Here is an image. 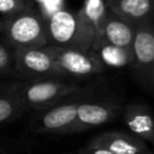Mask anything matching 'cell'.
I'll return each instance as SVG.
<instances>
[{
	"mask_svg": "<svg viewBox=\"0 0 154 154\" xmlns=\"http://www.w3.org/2000/svg\"><path fill=\"white\" fill-rule=\"evenodd\" d=\"M105 2L111 12L135 25L153 19L154 0H105Z\"/></svg>",
	"mask_w": 154,
	"mask_h": 154,
	"instance_id": "11",
	"label": "cell"
},
{
	"mask_svg": "<svg viewBox=\"0 0 154 154\" xmlns=\"http://www.w3.org/2000/svg\"><path fill=\"white\" fill-rule=\"evenodd\" d=\"M2 17L0 16V35H1V32H2Z\"/></svg>",
	"mask_w": 154,
	"mask_h": 154,
	"instance_id": "20",
	"label": "cell"
},
{
	"mask_svg": "<svg viewBox=\"0 0 154 154\" xmlns=\"http://www.w3.org/2000/svg\"><path fill=\"white\" fill-rule=\"evenodd\" d=\"M2 19L1 36L14 49L48 45L46 20L35 5Z\"/></svg>",
	"mask_w": 154,
	"mask_h": 154,
	"instance_id": "3",
	"label": "cell"
},
{
	"mask_svg": "<svg viewBox=\"0 0 154 154\" xmlns=\"http://www.w3.org/2000/svg\"><path fill=\"white\" fill-rule=\"evenodd\" d=\"M14 96L28 109H41L84 90L76 82L65 79H37L10 84Z\"/></svg>",
	"mask_w": 154,
	"mask_h": 154,
	"instance_id": "2",
	"label": "cell"
},
{
	"mask_svg": "<svg viewBox=\"0 0 154 154\" xmlns=\"http://www.w3.org/2000/svg\"><path fill=\"white\" fill-rule=\"evenodd\" d=\"M13 52H14V48L11 47L1 36L0 38V77L14 76Z\"/></svg>",
	"mask_w": 154,
	"mask_h": 154,
	"instance_id": "16",
	"label": "cell"
},
{
	"mask_svg": "<svg viewBox=\"0 0 154 154\" xmlns=\"http://www.w3.org/2000/svg\"><path fill=\"white\" fill-rule=\"evenodd\" d=\"M83 18L93 26L94 35L101 28L108 8L106 6L105 0H84L82 7L78 10Z\"/></svg>",
	"mask_w": 154,
	"mask_h": 154,
	"instance_id": "15",
	"label": "cell"
},
{
	"mask_svg": "<svg viewBox=\"0 0 154 154\" xmlns=\"http://www.w3.org/2000/svg\"><path fill=\"white\" fill-rule=\"evenodd\" d=\"M90 49L96 54L103 67L120 69L132 61L131 48H124L109 43H91Z\"/></svg>",
	"mask_w": 154,
	"mask_h": 154,
	"instance_id": "13",
	"label": "cell"
},
{
	"mask_svg": "<svg viewBox=\"0 0 154 154\" xmlns=\"http://www.w3.org/2000/svg\"><path fill=\"white\" fill-rule=\"evenodd\" d=\"M141 154H144V153H141Z\"/></svg>",
	"mask_w": 154,
	"mask_h": 154,
	"instance_id": "21",
	"label": "cell"
},
{
	"mask_svg": "<svg viewBox=\"0 0 154 154\" xmlns=\"http://www.w3.org/2000/svg\"><path fill=\"white\" fill-rule=\"evenodd\" d=\"M34 5L31 0H0V16L2 18L10 17Z\"/></svg>",
	"mask_w": 154,
	"mask_h": 154,
	"instance_id": "17",
	"label": "cell"
},
{
	"mask_svg": "<svg viewBox=\"0 0 154 154\" xmlns=\"http://www.w3.org/2000/svg\"><path fill=\"white\" fill-rule=\"evenodd\" d=\"M79 100L58 102L37 109L31 119V129L41 134H72Z\"/></svg>",
	"mask_w": 154,
	"mask_h": 154,
	"instance_id": "7",
	"label": "cell"
},
{
	"mask_svg": "<svg viewBox=\"0 0 154 154\" xmlns=\"http://www.w3.org/2000/svg\"><path fill=\"white\" fill-rule=\"evenodd\" d=\"M118 113V106L106 101H79L76 111L73 132L84 131L111 122Z\"/></svg>",
	"mask_w": 154,
	"mask_h": 154,
	"instance_id": "9",
	"label": "cell"
},
{
	"mask_svg": "<svg viewBox=\"0 0 154 154\" xmlns=\"http://www.w3.org/2000/svg\"><path fill=\"white\" fill-rule=\"evenodd\" d=\"M78 154H113V153H112V152H109V150H108V149H106V148L88 144L85 148L81 149Z\"/></svg>",
	"mask_w": 154,
	"mask_h": 154,
	"instance_id": "19",
	"label": "cell"
},
{
	"mask_svg": "<svg viewBox=\"0 0 154 154\" xmlns=\"http://www.w3.org/2000/svg\"><path fill=\"white\" fill-rule=\"evenodd\" d=\"M25 111L26 108L14 96V94L10 89V85L0 90V124L11 122L20 117Z\"/></svg>",
	"mask_w": 154,
	"mask_h": 154,
	"instance_id": "14",
	"label": "cell"
},
{
	"mask_svg": "<svg viewBox=\"0 0 154 154\" xmlns=\"http://www.w3.org/2000/svg\"><path fill=\"white\" fill-rule=\"evenodd\" d=\"M45 20L48 45L81 51L90 49L94 29L78 10L73 11L63 7Z\"/></svg>",
	"mask_w": 154,
	"mask_h": 154,
	"instance_id": "1",
	"label": "cell"
},
{
	"mask_svg": "<svg viewBox=\"0 0 154 154\" xmlns=\"http://www.w3.org/2000/svg\"><path fill=\"white\" fill-rule=\"evenodd\" d=\"M31 1L35 4L38 12L45 19L55 11L63 8L65 2V0H31Z\"/></svg>",
	"mask_w": 154,
	"mask_h": 154,
	"instance_id": "18",
	"label": "cell"
},
{
	"mask_svg": "<svg viewBox=\"0 0 154 154\" xmlns=\"http://www.w3.org/2000/svg\"><path fill=\"white\" fill-rule=\"evenodd\" d=\"M54 64L64 79H85L103 72L105 67L91 51H81L47 45Z\"/></svg>",
	"mask_w": 154,
	"mask_h": 154,
	"instance_id": "4",
	"label": "cell"
},
{
	"mask_svg": "<svg viewBox=\"0 0 154 154\" xmlns=\"http://www.w3.org/2000/svg\"><path fill=\"white\" fill-rule=\"evenodd\" d=\"M89 144L106 148L113 154H141L147 149V144L143 140L135 135L117 131L103 132L94 137Z\"/></svg>",
	"mask_w": 154,
	"mask_h": 154,
	"instance_id": "10",
	"label": "cell"
},
{
	"mask_svg": "<svg viewBox=\"0 0 154 154\" xmlns=\"http://www.w3.org/2000/svg\"><path fill=\"white\" fill-rule=\"evenodd\" d=\"M124 122L130 131L143 141L154 142V123L149 108L142 103H130L124 112Z\"/></svg>",
	"mask_w": 154,
	"mask_h": 154,
	"instance_id": "12",
	"label": "cell"
},
{
	"mask_svg": "<svg viewBox=\"0 0 154 154\" xmlns=\"http://www.w3.org/2000/svg\"><path fill=\"white\" fill-rule=\"evenodd\" d=\"M13 71L16 77L24 81L64 79L54 64L52 54L47 49V45L43 47L14 49Z\"/></svg>",
	"mask_w": 154,
	"mask_h": 154,
	"instance_id": "5",
	"label": "cell"
},
{
	"mask_svg": "<svg viewBox=\"0 0 154 154\" xmlns=\"http://www.w3.org/2000/svg\"><path fill=\"white\" fill-rule=\"evenodd\" d=\"M131 67L142 87L152 90L154 85V25L153 19L136 24L131 46Z\"/></svg>",
	"mask_w": 154,
	"mask_h": 154,
	"instance_id": "6",
	"label": "cell"
},
{
	"mask_svg": "<svg viewBox=\"0 0 154 154\" xmlns=\"http://www.w3.org/2000/svg\"><path fill=\"white\" fill-rule=\"evenodd\" d=\"M135 29V24L108 10L106 18L99 31L95 32L91 43H109L124 48H131Z\"/></svg>",
	"mask_w": 154,
	"mask_h": 154,
	"instance_id": "8",
	"label": "cell"
}]
</instances>
